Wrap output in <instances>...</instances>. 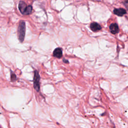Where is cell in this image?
Masks as SVG:
<instances>
[{"label": "cell", "instance_id": "6da1fadb", "mask_svg": "<svg viewBox=\"0 0 128 128\" xmlns=\"http://www.w3.org/2000/svg\"><path fill=\"white\" fill-rule=\"evenodd\" d=\"M18 9L20 12L24 15H28L32 13V6H27L24 1H20L18 4Z\"/></svg>", "mask_w": 128, "mask_h": 128}, {"label": "cell", "instance_id": "7a4b0ae2", "mask_svg": "<svg viewBox=\"0 0 128 128\" xmlns=\"http://www.w3.org/2000/svg\"><path fill=\"white\" fill-rule=\"evenodd\" d=\"M18 38L20 42H22L24 38L26 32V24L23 20L20 22L18 28Z\"/></svg>", "mask_w": 128, "mask_h": 128}, {"label": "cell", "instance_id": "3957f363", "mask_svg": "<svg viewBox=\"0 0 128 128\" xmlns=\"http://www.w3.org/2000/svg\"><path fill=\"white\" fill-rule=\"evenodd\" d=\"M40 76L38 74V72L37 70L34 71V89L37 91L38 92L40 90Z\"/></svg>", "mask_w": 128, "mask_h": 128}, {"label": "cell", "instance_id": "277c9868", "mask_svg": "<svg viewBox=\"0 0 128 128\" xmlns=\"http://www.w3.org/2000/svg\"><path fill=\"white\" fill-rule=\"evenodd\" d=\"M110 30L112 34H116L119 32V28L118 25L116 24H112L110 26Z\"/></svg>", "mask_w": 128, "mask_h": 128}, {"label": "cell", "instance_id": "5b68a950", "mask_svg": "<svg viewBox=\"0 0 128 128\" xmlns=\"http://www.w3.org/2000/svg\"><path fill=\"white\" fill-rule=\"evenodd\" d=\"M114 13L118 16H122L126 14V10L123 8H114Z\"/></svg>", "mask_w": 128, "mask_h": 128}, {"label": "cell", "instance_id": "8992f818", "mask_svg": "<svg viewBox=\"0 0 128 128\" xmlns=\"http://www.w3.org/2000/svg\"><path fill=\"white\" fill-rule=\"evenodd\" d=\"M90 29L93 31V32H97L101 30L102 27L97 22H93L90 24Z\"/></svg>", "mask_w": 128, "mask_h": 128}, {"label": "cell", "instance_id": "52a82bcc", "mask_svg": "<svg viewBox=\"0 0 128 128\" xmlns=\"http://www.w3.org/2000/svg\"><path fill=\"white\" fill-rule=\"evenodd\" d=\"M53 56L57 58H60L62 56V50L60 48H56L53 52Z\"/></svg>", "mask_w": 128, "mask_h": 128}, {"label": "cell", "instance_id": "ba28073f", "mask_svg": "<svg viewBox=\"0 0 128 128\" xmlns=\"http://www.w3.org/2000/svg\"><path fill=\"white\" fill-rule=\"evenodd\" d=\"M10 80L12 82H14L16 80V75L14 72H12V71L10 72Z\"/></svg>", "mask_w": 128, "mask_h": 128}, {"label": "cell", "instance_id": "9c48e42d", "mask_svg": "<svg viewBox=\"0 0 128 128\" xmlns=\"http://www.w3.org/2000/svg\"><path fill=\"white\" fill-rule=\"evenodd\" d=\"M63 61H64V62H66V63H68V60H65V59H64V60H63Z\"/></svg>", "mask_w": 128, "mask_h": 128}, {"label": "cell", "instance_id": "30bf717a", "mask_svg": "<svg viewBox=\"0 0 128 128\" xmlns=\"http://www.w3.org/2000/svg\"></svg>", "mask_w": 128, "mask_h": 128}]
</instances>
